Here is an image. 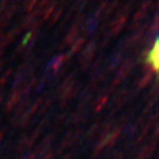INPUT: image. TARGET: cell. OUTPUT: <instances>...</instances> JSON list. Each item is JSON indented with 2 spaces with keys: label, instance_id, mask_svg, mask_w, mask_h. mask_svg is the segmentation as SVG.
<instances>
[{
  "label": "cell",
  "instance_id": "cell-1",
  "mask_svg": "<svg viewBox=\"0 0 159 159\" xmlns=\"http://www.w3.org/2000/svg\"><path fill=\"white\" fill-rule=\"evenodd\" d=\"M146 62L150 65V69L153 67V71H158V40L155 41L154 48L149 52H146Z\"/></svg>",
  "mask_w": 159,
  "mask_h": 159
},
{
  "label": "cell",
  "instance_id": "cell-2",
  "mask_svg": "<svg viewBox=\"0 0 159 159\" xmlns=\"http://www.w3.org/2000/svg\"><path fill=\"white\" fill-rule=\"evenodd\" d=\"M96 51V45H95V42L92 41L85 48V50L83 51L82 55L80 58V62L82 63L83 67H86V64L91 61L92 57L94 55V52Z\"/></svg>",
  "mask_w": 159,
  "mask_h": 159
},
{
  "label": "cell",
  "instance_id": "cell-3",
  "mask_svg": "<svg viewBox=\"0 0 159 159\" xmlns=\"http://www.w3.org/2000/svg\"><path fill=\"white\" fill-rule=\"evenodd\" d=\"M131 67H133V63H131L129 60H126V61L124 62V65L121 67L119 72H118V76H117V79H116V81H114V85H117L118 83L121 82L122 80H123L124 77L129 73V71L131 70Z\"/></svg>",
  "mask_w": 159,
  "mask_h": 159
},
{
  "label": "cell",
  "instance_id": "cell-4",
  "mask_svg": "<svg viewBox=\"0 0 159 159\" xmlns=\"http://www.w3.org/2000/svg\"><path fill=\"white\" fill-rule=\"evenodd\" d=\"M20 96H21V92L20 91H15V92L11 94V97L9 98V101L7 102L6 104V107H5V110L8 112V110H10L15 104H18V102L20 101Z\"/></svg>",
  "mask_w": 159,
  "mask_h": 159
},
{
  "label": "cell",
  "instance_id": "cell-5",
  "mask_svg": "<svg viewBox=\"0 0 159 159\" xmlns=\"http://www.w3.org/2000/svg\"><path fill=\"white\" fill-rule=\"evenodd\" d=\"M77 33H79V29H77L76 26H73L72 29H71V31L69 32V34L65 37L64 43H67V44H71V43H72V42L75 40V38H76Z\"/></svg>",
  "mask_w": 159,
  "mask_h": 159
},
{
  "label": "cell",
  "instance_id": "cell-6",
  "mask_svg": "<svg viewBox=\"0 0 159 159\" xmlns=\"http://www.w3.org/2000/svg\"><path fill=\"white\" fill-rule=\"evenodd\" d=\"M84 42H85L84 38H81L80 40H77V41L72 45V49H71V52H70V53L73 54V53H75V52L79 51V50L82 48V45H83V43H84Z\"/></svg>",
  "mask_w": 159,
  "mask_h": 159
},
{
  "label": "cell",
  "instance_id": "cell-7",
  "mask_svg": "<svg viewBox=\"0 0 159 159\" xmlns=\"http://www.w3.org/2000/svg\"><path fill=\"white\" fill-rule=\"evenodd\" d=\"M150 80H152V73H147V74L144 76V79L141 80L140 83H139V88H143V87L146 86Z\"/></svg>",
  "mask_w": 159,
  "mask_h": 159
},
{
  "label": "cell",
  "instance_id": "cell-8",
  "mask_svg": "<svg viewBox=\"0 0 159 159\" xmlns=\"http://www.w3.org/2000/svg\"><path fill=\"white\" fill-rule=\"evenodd\" d=\"M147 9L146 8H141L140 10L138 11V12L136 13V15H135V17H134V19H135V20H138V19H143V18H145V17H146V13H147Z\"/></svg>",
  "mask_w": 159,
  "mask_h": 159
},
{
  "label": "cell",
  "instance_id": "cell-9",
  "mask_svg": "<svg viewBox=\"0 0 159 159\" xmlns=\"http://www.w3.org/2000/svg\"><path fill=\"white\" fill-rule=\"evenodd\" d=\"M107 100H108L107 95H106V96H103V97L100 100V103H98V104H96V107H95V110H100L101 108L103 107V105H104V104H105V103L107 102Z\"/></svg>",
  "mask_w": 159,
  "mask_h": 159
},
{
  "label": "cell",
  "instance_id": "cell-10",
  "mask_svg": "<svg viewBox=\"0 0 159 159\" xmlns=\"http://www.w3.org/2000/svg\"><path fill=\"white\" fill-rule=\"evenodd\" d=\"M54 11V5L53 6H51L50 8H48V10H46V12L43 15V19L44 20H46L48 18H50V15H51V13Z\"/></svg>",
  "mask_w": 159,
  "mask_h": 159
},
{
  "label": "cell",
  "instance_id": "cell-11",
  "mask_svg": "<svg viewBox=\"0 0 159 159\" xmlns=\"http://www.w3.org/2000/svg\"><path fill=\"white\" fill-rule=\"evenodd\" d=\"M36 5H37V1H31L30 3H28V5H27V10H28V11L32 10V8H33Z\"/></svg>",
  "mask_w": 159,
  "mask_h": 159
},
{
  "label": "cell",
  "instance_id": "cell-12",
  "mask_svg": "<svg viewBox=\"0 0 159 159\" xmlns=\"http://www.w3.org/2000/svg\"><path fill=\"white\" fill-rule=\"evenodd\" d=\"M52 157H53V154H52L51 152H49L48 154H46V156L43 157L42 159H52Z\"/></svg>",
  "mask_w": 159,
  "mask_h": 159
},
{
  "label": "cell",
  "instance_id": "cell-13",
  "mask_svg": "<svg viewBox=\"0 0 159 159\" xmlns=\"http://www.w3.org/2000/svg\"><path fill=\"white\" fill-rule=\"evenodd\" d=\"M36 156H37L36 153H32V154H30L28 157H26L24 159H34V158H36Z\"/></svg>",
  "mask_w": 159,
  "mask_h": 159
},
{
  "label": "cell",
  "instance_id": "cell-14",
  "mask_svg": "<svg viewBox=\"0 0 159 159\" xmlns=\"http://www.w3.org/2000/svg\"><path fill=\"white\" fill-rule=\"evenodd\" d=\"M2 137H3V131H0V140H1Z\"/></svg>",
  "mask_w": 159,
  "mask_h": 159
},
{
  "label": "cell",
  "instance_id": "cell-15",
  "mask_svg": "<svg viewBox=\"0 0 159 159\" xmlns=\"http://www.w3.org/2000/svg\"><path fill=\"white\" fill-rule=\"evenodd\" d=\"M3 65V61H0V70H1V67H2Z\"/></svg>",
  "mask_w": 159,
  "mask_h": 159
},
{
  "label": "cell",
  "instance_id": "cell-16",
  "mask_svg": "<svg viewBox=\"0 0 159 159\" xmlns=\"http://www.w3.org/2000/svg\"><path fill=\"white\" fill-rule=\"evenodd\" d=\"M1 101H2V95H0V103H1Z\"/></svg>",
  "mask_w": 159,
  "mask_h": 159
},
{
  "label": "cell",
  "instance_id": "cell-17",
  "mask_svg": "<svg viewBox=\"0 0 159 159\" xmlns=\"http://www.w3.org/2000/svg\"><path fill=\"white\" fill-rule=\"evenodd\" d=\"M119 159H121V158H119Z\"/></svg>",
  "mask_w": 159,
  "mask_h": 159
}]
</instances>
